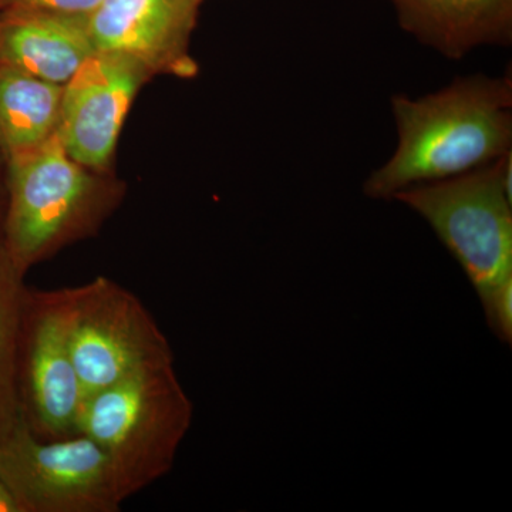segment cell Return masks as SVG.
Here are the masks:
<instances>
[{
  "label": "cell",
  "mask_w": 512,
  "mask_h": 512,
  "mask_svg": "<svg viewBox=\"0 0 512 512\" xmlns=\"http://www.w3.org/2000/svg\"><path fill=\"white\" fill-rule=\"evenodd\" d=\"M101 0H0V10H45L64 15L87 16Z\"/></svg>",
  "instance_id": "cell-15"
},
{
  "label": "cell",
  "mask_w": 512,
  "mask_h": 512,
  "mask_svg": "<svg viewBox=\"0 0 512 512\" xmlns=\"http://www.w3.org/2000/svg\"><path fill=\"white\" fill-rule=\"evenodd\" d=\"M8 163L3 247L26 272L59 249L92 234L116 205V187L74 161L57 131Z\"/></svg>",
  "instance_id": "cell-2"
},
{
  "label": "cell",
  "mask_w": 512,
  "mask_h": 512,
  "mask_svg": "<svg viewBox=\"0 0 512 512\" xmlns=\"http://www.w3.org/2000/svg\"><path fill=\"white\" fill-rule=\"evenodd\" d=\"M0 478L19 512H119L134 495L96 441L43 439L23 419L0 440Z\"/></svg>",
  "instance_id": "cell-5"
},
{
  "label": "cell",
  "mask_w": 512,
  "mask_h": 512,
  "mask_svg": "<svg viewBox=\"0 0 512 512\" xmlns=\"http://www.w3.org/2000/svg\"><path fill=\"white\" fill-rule=\"evenodd\" d=\"M400 26L447 59L480 46H508L512 0H392Z\"/></svg>",
  "instance_id": "cell-11"
},
{
  "label": "cell",
  "mask_w": 512,
  "mask_h": 512,
  "mask_svg": "<svg viewBox=\"0 0 512 512\" xmlns=\"http://www.w3.org/2000/svg\"><path fill=\"white\" fill-rule=\"evenodd\" d=\"M511 153L476 170L413 185L393 200L429 222L487 305L512 281Z\"/></svg>",
  "instance_id": "cell-4"
},
{
  "label": "cell",
  "mask_w": 512,
  "mask_h": 512,
  "mask_svg": "<svg viewBox=\"0 0 512 512\" xmlns=\"http://www.w3.org/2000/svg\"><path fill=\"white\" fill-rule=\"evenodd\" d=\"M0 512H19L18 505L6 485L3 484L2 478H0Z\"/></svg>",
  "instance_id": "cell-16"
},
{
  "label": "cell",
  "mask_w": 512,
  "mask_h": 512,
  "mask_svg": "<svg viewBox=\"0 0 512 512\" xmlns=\"http://www.w3.org/2000/svg\"><path fill=\"white\" fill-rule=\"evenodd\" d=\"M399 144L392 158L369 175L372 200L476 170L511 153L512 79L477 73L458 77L423 97H392Z\"/></svg>",
  "instance_id": "cell-1"
},
{
  "label": "cell",
  "mask_w": 512,
  "mask_h": 512,
  "mask_svg": "<svg viewBox=\"0 0 512 512\" xmlns=\"http://www.w3.org/2000/svg\"><path fill=\"white\" fill-rule=\"evenodd\" d=\"M150 77L130 57L96 52L63 84L57 134L74 161L94 173L106 170L131 103Z\"/></svg>",
  "instance_id": "cell-8"
},
{
  "label": "cell",
  "mask_w": 512,
  "mask_h": 512,
  "mask_svg": "<svg viewBox=\"0 0 512 512\" xmlns=\"http://www.w3.org/2000/svg\"><path fill=\"white\" fill-rule=\"evenodd\" d=\"M23 420L43 439L76 436L84 392L74 366L66 288L28 291L20 336Z\"/></svg>",
  "instance_id": "cell-7"
},
{
  "label": "cell",
  "mask_w": 512,
  "mask_h": 512,
  "mask_svg": "<svg viewBox=\"0 0 512 512\" xmlns=\"http://www.w3.org/2000/svg\"><path fill=\"white\" fill-rule=\"evenodd\" d=\"M66 292L70 348L84 399L138 370L174 362L156 319L124 286L97 276Z\"/></svg>",
  "instance_id": "cell-6"
},
{
  "label": "cell",
  "mask_w": 512,
  "mask_h": 512,
  "mask_svg": "<svg viewBox=\"0 0 512 512\" xmlns=\"http://www.w3.org/2000/svg\"><path fill=\"white\" fill-rule=\"evenodd\" d=\"M194 417L174 362L138 370L84 399L77 434L114 461L131 493L170 473Z\"/></svg>",
  "instance_id": "cell-3"
},
{
  "label": "cell",
  "mask_w": 512,
  "mask_h": 512,
  "mask_svg": "<svg viewBox=\"0 0 512 512\" xmlns=\"http://www.w3.org/2000/svg\"><path fill=\"white\" fill-rule=\"evenodd\" d=\"M202 0H101L87 15L96 52L120 53L143 64L151 76L192 77V30Z\"/></svg>",
  "instance_id": "cell-9"
},
{
  "label": "cell",
  "mask_w": 512,
  "mask_h": 512,
  "mask_svg": "<svg viewBox=\"0 0 512 512\" xmlns=\"http://www.w3.org/2000/svg\"><path fill=\"white\" fill-rule=\"evenodd\" d=\"M485 318L495 335L503 342L511 343L512 339V281L498 288L493 298L483 306Z\"/></svg>",
  "instance_id": "cell-14"
},
{
  "label": "cell",
  "mask_w": 512,
  "mask_h": 512,
  "mask_svg": "<svg viewBox=\"0 0 512 512\" xmlns=\"http://www.w3.org/2000/svg\"><path fill=\"white\" fill-rule=\"evenodd\" d=\"M25 274L0 239V440L23 419L18 389V363L23 312L29 289Z\"/></svg>",
  "instance_id": "cell-13"
},
{
  "label": "cell",
  "mask_w": 512,
  "mask_h": 512,
  "mask_svg": "<svg viewBox=\"0 0 512 512\" xmlns=\"http://www.w3.org/2000/svg\"><path fill=\"white\" fill-rule=\"evenodd\" d=\"M94 53L87 16L0 10V66L63 86Z\"/></svg>",
  "instance_id": "cell-10"
},
{
  "label": "cell",
  "mask_w": 512,
  "mask_h": 512,
  "mask_svg": "<svg viewBox=\"0 0 512 512\" xmlns=\"http://www.w3.org/2000/svg\"><path fill=\"white\" fill-rule=\"evenodd\" d=\"M62 93V84L0 66V156L9 160L56 133Z\"/></svg>",
  "instance_id": "cell-12"
}]
</instances>
